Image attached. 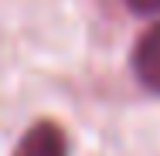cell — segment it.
<instances>
[{
  "mask_svg": "<svg viewBox=\"0 0 160 156\" xmlns=\"http://www.w3.org/2000/svg\"><path fill=\"white\" fill-rule=\"evenodd\" d=\"M133 71L140 78V85H147L150 92L160 95V21L153 27H147L143 37L133 48Z\"/></svg>",
  "mask_w": 160,
  "mask_h": 156,
  "instance_id": "2",
  "label": "cell"
},
{
  "mask_svg": "<svg viewBox=\"0 0 160 156\" xmlns=\"http://www.w3.org/2000/svg\"><path fill=\"white\" fill-rule=\"evenodd\" d=\"M136 14H157L160 10V0H126Z\"/></svg>",
  "mask_w": 160,
  "mask_h": 156,
  "instance_id": "3",
  "label": "cell"
},
{
  "mask_svg": "<svg viewBox=\"0 0 160 156\" xmlns=\"http://www.w3.org/2000/svg\"><path fill=\"white\" fill-rule=\"evenodd\" d=\"M14 156H68V136L58 122L41 119L21 136Z\"/></svg>",
  "mask_w": 160,
  "mask_h": 156,
  "instance_id": "1",
  "label": "cell"
}]
</instances>
